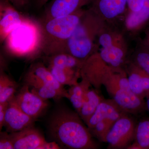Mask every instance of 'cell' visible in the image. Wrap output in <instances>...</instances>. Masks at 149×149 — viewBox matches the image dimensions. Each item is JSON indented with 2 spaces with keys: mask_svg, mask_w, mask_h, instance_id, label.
<instances>
[{
  "mask_svg": "<svg viewBox=\"0 0 149 149\" xmlns=\"http://www.w3.org/2000/svg\"><path fill=\"white\" fill-rule=\"evenodd\" d=\"M90 0H51L45 6L42 20L67 16L88 6Z\"/></svg>",
  "mask_w": 149,
  "mask_h": 149,
  "instance_id": "obj_13",
  "label": "cell"
},
{
  "mask_svg": "<svg viewBox=\"0 0 149 149\" xmlns=\"http://www.w3.org/2000/svg\"><path fill=\"white\" fill-rule=\"evenodd\" d=\"M80 75L81 78L88 80L96 89L104 85L111 96L120 89L130 90L124 68L115 69L109 66L100 58L97 52L83 63Z\"/></svg>",
  "mask_w": 149,
  "mask_h": 149,
  "instance_id": "obj_5",
  "label": "cell"
},
{
  "mask_svg": "<svg viewBox=\"0 0 149 149\" xmlns=\"http://www.w3.org/2000/svg\"><path fill=\"white\" fill-rule=\"evenodd\" d=\"M82 8L70 15L40 21L42 25V54L49 56L66 52L69 38L86 12Z\"/></svg>",
  "mask_w": 149,
  "mask_h": 149,
  "instance_id": "obj_3",
  "label": "cell"
},
{
  "mask_svg": "<svg viewBox=\"0 0 149 149\" xmlns=\"http://www.w3.org/2000/svg\"><path fill=\"white\" fill-rule=\"evenodd\" d=\"M77 112L61 109L52 116L50 136L60 147L71 149H96L98 146Z\"/></svg>",
  "mask_w": 149,
  "mask_h": 149,
  "instance_id": "obj_1",
  "label": "cell"
},
{
  "mask_svg": "<svg viewBox=\"0 0 149 149\" xmlns=\"http://www.w3.org/2000/svg\"><path fill=\"white\" fill-rule=\"evenodd\" d=\"M103 22L87 9L68 41L66 53L83 63L97 51L96 38Z\"/></svg>",
  "mask_w": 149,
  "mask_h": 149,
  "instance_id": "obj_6",
  "label": "cell"
},
{
  "mask_svg": "<svg viewBox=\"0 0 149 149\" xmlns=\"http://www.w3.org/2000/svg\"><path fill=\"white\" fill-rule=\"evenodd\" d=\"M113 124L109 120H101L89 130L93 137L101 142L105 143L107 135Z\"/></svg>",
  "mask_w": 149,
  "mask_h": 149,
  "instance_id": "obj_26",
  "label": "cell"
},
{
  "mask_svg": "<svg viewBox=\"0 0 149 149\" xmlns=\"http://www.w3.org/2000/svg\"><path fill=\"white\" fill-rule=\"evenodd\" d=\"M24 84L32 88L30 91L41 98L47 100L49 99L59 100L64 98L62 95L56 89L40 82L34 81H27Z\"/></svg>",
  "mask_w": 149,
  "mask_h": 149,
  "instance_id": "obj_24",
  "label": "cell"
},
{
  "mask_svg": "<svg viewBox=\"0 0 149 149\" xmlns=\"http://www.w3.org/2000/svg\"><path fill=\"white\" fill-rule=\"evenodd\" d=\"M24 80L37 81L48 85L67 98V90L56 80L44 63L37 62L31 65L24 75Z\"/></svg>",
  "mask_w": 149,
  "mask_h": 149,
  "instance_id": "obj_14",
  "label": "cell"
},
{
  "mask_svg": "<svg viewBox=\"0 0 149 149\" xmlns=\"http://www.w3.org/2000/svg\"><path fill=\"white\" fill-rule=\"evenodd\" d=\"M18 85L8 75L1 71L0 104L9 102L15 96Z\"/></svg>",
  "mask_w": 149,
  "mask_h": 149,
  "instance_id": "obj_25",
  "label": "cell"
},
{
  "mask_svg": "<svg viewBox=\"0 0 149 149\" xmlns=\"http://www.w3.org/2000/svg\"><path fill=\"white\" fill-rule=\"evenodd\" d=\"M145 0H127V10L125 13L140 10Z\"/></svg>",
  "mask_w": 149,
  "mask_h": 149,
  "instance_id": "obj_28",
  "label": "cell"
},
{
  "mask_svg": "<svg viewBox=\"0 0 149 149\" xmlns=\"http://www.w3.org/2000/svg\"><path fill=\"white\" fill-rule=\"evenodd\" d=\"M130 90L145 99L149 94V75L140 67L128 59L124 65Z\"/></svg>",
  "mask_w": 149,
  "mask_h": 149,
  "instance_id": "obj_11",
  "label": "cell"
},
{
  "mask_svg": "<svg viewBox=\"0 0 149 149\" xmlns=\"http://www.w3.org/2000/svg\"><path fill=\"white\" fill-rule=\"evenodd\" d=\"M88 6L102 21L120 23L127 10V0H90Z\"/></svg>",
  "mask_w": 149,
  "mask_h": 149,
  "instance_id": "obj_8",
  "label": "cell"
},
{
  "mask_svg": "<svg viewBox=\"0 0 149 149\" xmlns=\"http://www.w3.org/2000/svg\"><path fill=\"white\" fill-rule=\"evenodd\" d=\"M45 65L56 80L63 86H71L75 85L78 83L79 78H81L80 70L64 66Z\"/></svg>",
  "mask_w": 149,
  "mask_h": 149,
  "instance_id": "obj_19",
  "label": "cell"
},
{
  "mask_svg": "<svg viewBox=\"0 0 149 149\" xmlns=\"http://www.w3.org/2000/svg\"><path fill=\"white\" fill-rule=\"evenodd\" d=\"M136 123L128 113L116 120L106 138L109 148H127L134 141Z\"/></svg>",
  "mask_w": 149,
  "mask_h": 149,
  "instance_id": "obj_7",
  "label": "cell"
},
{
  "mask_svg": "<svg viewBox=\"0 0 149 149\" xmlns=\"http://www.w3.org/2000/svg\"><path fill=\"white\" fill-rule=\"evenodd\" d=\"M0 149H14L13 142L10 134L7 131H1L0 133Z\"/></svg>",
  "mask_w": 149,
  "mask_h": 149,
  "instance_id": "obj_27",
  "label": "cell"
},
{
  "mask_svg": "<svg viewBox=\"0 0 149 149\" xmlns=\"http://www.w3.org/2000/svg\"><path fill=\"white\" fill-rule=\"evenodd\" d=\"M91 86L89 81L84 78H81L80 82L70 86L67 90V98L70 101L77 113L81 109Z\"/></svg>",
  "mask_w": 149,
  "mask_h": 149,
  "instance_id": "obj_20",
  "label": "cell"
},
{
  "mask_svg": "<svg viewBox=\"0 0 149 149\" xmlns=\"http://www.w3.org/2000/svg\"><path fill=\"white\" fill-rule=\"evenodd\" d=\"M103 99L95 90L90 88L87 93L86 100L81 109L77 113L85 125Z\"/></svg>",
  "mask_w": 149,
  "mask_h": 149,
  "instance_id": "obj_22",
  "label": "cell"
},
{
  "mask_svg": "<svg viewBox=\"0 0 149 149\" xmlns=\"http://www.w3.org/2000/svg\"><path fill=\"white\" fill-rule=\"evenodd\" d=\"M145 99H146V102L147 111H148L149 113V94L147 95Z\"/></svg>",
  "mask_w": 149,
  "mask_h": 149,
  "instance_id": "obj_33",
  "label": "cell"
},
{
  "mask_svg": "<svg viewBox=\"0 0 149 149\" xmlns=\"http://www.w3.org/2000/svg\"><path fill=\"white\" fill-rule=\"evenodd\" d=\"M42 37L40 21L25 17L3 42L6 51L11 55L31 58L42 54Z\"/></svg>",
  "mask_w": 149,
  "mask_h": 149,
  "instance_id": "obj_4",
  "label": "cell"
},
{
  "mask_svg": "<svg viewBox=\"0 0 149 149\" xmlns=\"http://www.w3.org/2000/svg\"><path fill=\"white\" fill-rule=\"evenodd\" d=\"M8 102L3 104H0V129L4 126L5 117L6 110L8 105Z\"/></svg>",
  "mask_w": 149,
  "mask_h": 149,
  "instance_id": "obj_30",
  "label": "cell"
},
{
  "mask_svg": "<svg viewBox=\"0 0 149 149\" xmlns=\"http://www.w3.org/2000/svg\"><path fill=\"white\" fill-rule=\"evenodd\" d=\"M126 113L118 105L113 99H104L86 125L90 130L101 120H107L114 123Z\"/></svg>",
  "mask_w": 149,
  "mask_h": 149,
  "instance_id": "obj_16",
  "label": "cell"
},
{
  "mask_svg": "<svg viewBox=\"0 0 149 149\" xmlns=\"http://www.w3.org/2000/svg\"><path fill=\"white\" fill-rule=\"evenodd\" d=\"M51 0H34L35 5L38 8L45 6Z\"/></svg>",
  "mask_w": 149,
  "mask_h": 149,
  "instance_id": "obj_32",
  "label": "cell"
},
{
  "mask_svg": "<svg viewBox=\"0 0 149 149\" xmlns=\"http://www.w3.org/2000/svg\"><path fill=\"white\" fill-rule=\"evenodd\" d=\"M12 3L14 6L16 8L22 9L30 4L32 0H9Z\"/></svg>",
  "mask_w": 149,
  "mask_h": 149,
  "instance_id": "obj_29",
  "label": "cell"
},
{
  "mask_svg": "<svg viewBox=\"0 0 149 149\" xmlns=\"http://www.w3.org/2000/svg\"><path fill=\"white\" fill-rule=\"evenodd\" d=\"M126 149H149V117L136 123L134 141Z\"/></svg>",
  "mask_w": 149,
  "mask_h": 149,
  "instance_id": "obj_21",
  "label": "cell"
},
{
  "mask_svg": "<svg viewBox=\"0 0 149 149\" xmlns=\"http://www.w3.org/2000/svg\"><path fill=\"white\" fill-rule=\"evenodd\" d=\"M143 33V37H139V40L144 47L149 50V25L144 30Z\"/></svg>",
  "mask_w": 149,
  "mask_h": 149,
  "instance_id": "obj_31",
  "label": "cell"
},
{
  "mask_svg": "<svg viewBox=\"0 0 149 149\" xmlns=\"http://www.w3.org/2000/svg\"><path fill=\"white\" fill-rule=\"evenodd\" d=\"M10 134L14 149H41L47 142L42 133L33 125Z\"/></svg>",
  "mask_w": 149,
  "mask_h": 149,
  "instance_id": "obj_15",
  "label": "cell"
},
{
  "mask_svg": "<svg viewBox=\"0 0 149 149\" xmlns=\"http://www.w3.org/2000/svg\"><path fill=\"white\" fill-rule=\"evenodd\" d=\"M35 120L25 114L12 101L9 102L4 123L9 133L18 132L32 126Z\"/></svg>",
  "mask_w": 149,
  "mask_h": 149,
  "instance_id": "obj_17",
  "label": "cell"
},
{
  "mask_svg": "<svg viewBox=\"0 0 149 149\" xmlns=\"http://www.w3.org/2000/svg\"><path fill=\"white\" fill-rule=\"evenodd\" d=\"M9 0H1L0 35L3 42L8 34L23 21L25 17L13 7Z\"/></svg>",
  "mask_w": 149,
  "mask_h": 149,
  "instance_id": "obj_18",
  "label": "cell"
},
{
  "mask_svg": "<svg viewBox=\"0 0 149 149\" xmlns=\"http://www.w3.org/2000/svg\"><path fill=\"white\" fill-rule=\"evenodd\" d=\"M131 42L120 23L103 22L96 38V52L109 66L115 69L124 68L132 51Z\"/></svg>",
  "mask_w": 149,
  "mask_h": 149,
  "instance_id": "obj_2",
  "label": "cell"
},
{
  "mask_svg": "<svg viewBox=\"0 0 149 149\" xmlns=\"http://www.w3.org/2000/svg\"><path fill=\"white\" fill-rule=\"evenodd\" d=\"M132 49L129 59L143 70L149 75V50L141 42L138 38Z\"/></svg>",
  "mask_w": 149,
  "mask_h": 149,
  "instance_id": "obj_23",
  "label": "cell"
},
{
  "mask_svg": "<svg viewBox=\"0 0 149 149\" xmlns=\"http://www.w3.org/2000/svg\"><path fill=\"white\" fill-rule=\"evenodd\" d=\"M111 96L118 105L128 114L137 116L147 111L145 99L137 95L130 90H117Z\"/></svg>",
  "mask_w": 149,
  "mask_h": 149,
  "instance_id": "obj_12",
  "label": "cell"
},
{
  "mask_svg": "<svg viewBox=\"0 0 149 149\" xmlns=\"http://www.w3.org/2000/svg\"><path fill=\"white\" fill-rule=\"evenodd\" d=\"M25 114L36 120L47 108L48 104L32 93L28 85L24 84L11 100Z\"/></svg>",
  "mask_w": 149,
  "mask_h": 149,
  "instance_id": "obj_10",
  "label": "cell"
},
{
  "mask_svg": "<svg viewBox=\"0 0 149 149\" xmlns=\"http://www.w3.org/2000/svg\"><path fill=\"white\" fill-rule=\"evenodd\" d=\"M120 24L131 42L141 37L149 25V0H145L140 10L125 13Z\"/></svg>",
  "mask_w": 149,
  "mask_h": 149,
  "instance_id": "obj_9",
  "label": "cell"
}]
</instances>
